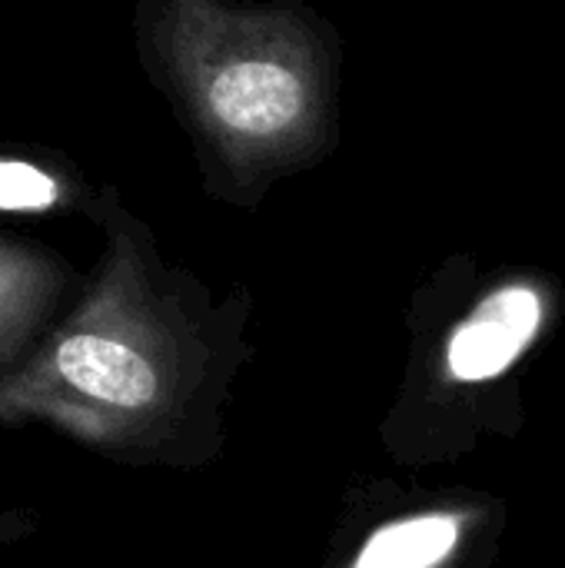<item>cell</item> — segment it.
<instances>
[{"label": "cell", "instance_id": "obj_1", "mask_svg": "<svg viewBox=\"0 0 565 568\" xmlns=\"http://www.w3.org/2000/svg\"><path fill=\"white\" fill-rule=\"evenodd\" d=\"M103 250L57 329L0 393V429L47 426L120 466H190L236 359V306L170 266L117 186H100Z\"/></svg>", "mask_w": 565, "mask_h": 568}, {"label": "cell", "instance_id": "obj_2", "mask_svg": "<svg viewBox=\"0 0 565 568\" xmlns=\"http://www.w3.org/2000/svg\"><path fill=\"white\" fill-rule=\"evenodd\" d=\"M133 33L213 196L256 206L333 153L340 37L303 0H140Z\"/></svg>", "mask_w": 565, "mask_h": 568}, {"label": "cell", "instance_id": "obj_3", "mask_svg": "<svg viewBox=\"0 0 565 568\" xmlns=\"http://www.w3.org/2000/svg\"><path fill=\"white\" fill-rule=\"evenodd\" d=\"M83 276L50 246L0 233V393L77 300Z\"/></svg>", "mask_w": 565, "mask_h": 568}, {"label": "cell", "instance_id": "obj_4", "mask_svg": "<svg viewBox=\"0 0 565 568\" xmlns=\"http://www.w3.org/2000/svg\"><path fill=\"white\" fill-rule=\"evenodd\" d=\"M546 320V296L536 283L519 280L493 290L453 329L443 366L460 386L500 379L539 336Z\"/></svg>", "mask_w": 565, "mask_h": 568}, {"label": "cell", "instance_id": "obj_5", "mask_svg": "<svg viewBox=\"0 0 565 568\" xmlns=\"http://www.w3.org/2000/svg\"><path fill=\"white\" fill-rule=\"evenodd\" d=\"M97 193L100 190L90 186V180L67 153L23 143H0V216L93 220Z\"/></svg>", "mask_w": 565, "mask_h": 568}, {"label": "cell", "instance_id": "obj_6", "mask_svg": "<svg viewBox=\"0 0 565 568\" xmlns=\"http://www.w3.org/2000/svg\"><path fill=\"white\" fill-rule=\"evenodd\" d=\"M470 516L456 509L416 513L380 526L350 568H446L466 542Z\"/></svg>", "mask_w": 565, "mask_h": 568}]
</instances>
